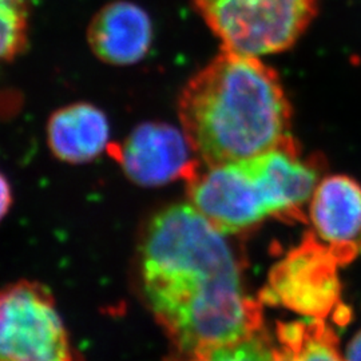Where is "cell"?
Wrapping results in <instances>:
<instances>
[{
    "label": "cell",
    "mask_w": 361,
    "mask_h": 361,
    "mask_svg": "<svg viewBox=\"0 0 361 361\" xmlns=\"http://www.w3.org/2000/svg\"><path fill=\"white\" fill-rule=\"evenodd\" d=\"M110 126L104 111L94 104L77 102L55 113L47 123V143L59 161L87 164L109 147Z\"/></svg>",
    "instance_id": "obj_10"
},
{
    "label": "cell",
    "mask_w": 361,
    "mask_h": 361,
    "mask_svg": "<svg viewBox=\"0 0 361 361\" xmlns=\"http://www.w3.org/2000/svg\"><path fill=\"white\" fill-rule=\"evenodd\" d=\"M338 261L314 233L286 253L271 269L259 301L281 305L307 319L326 320L331 314L347 319L341 301Z\"/></svg>",
    "instance_id": "obj_6"
},
{
    "label": "cell",
    "mask_w": 361,
    "mask_h": 361,
    "mask_svg": "<svg viewBox=\"0 0 361 361\" xmlns=\"http://www.w3.org/2000/svg\"><path fill=\"white\" fill-rule=\"evenodd\" d=\"M320 155L302 157L293 138L245 159L204 165L185 178L189 204L228 235L269 219L305 221L304 207L323 180Z\"/></svg>",
    "instance_id": "obj_3"
},
{
    "label": "cell",
    "mask_w": 361,
    "mask_h": 361,
    "mask_svg": "<svg viewBox=\"0 0 361 361\" xmlns=\"http://www.w3.org/2000/svg\"><path fill=\"white\" fill-rule=\"evenodd\" d=\"M178 116L204 165L262 154L292 138V109L276 71L222 49L183 87Z\"/></svg>",
    "instance_id": "obj_2"
},
{
    "label": "cell",
    "mask_w": 361,
    "mask_h": 361,
    "mask_svg": "<svg viewBox=\"0 0 361 361\" xmlns=\"http://www.w3.org/2000/svg\"><path fill=\"white\" fill-rule=\"evenodd\" d=\"M273 341L264 331L232 344L204 349L192 353H180L173 361H271Z\"/></svg>",
    "instance_id": "obj_12"
},
{
    "label": "cell",
    "mask_w": 361,
    "mask_h": 361,
    "mask_svg": "<svg viewBox=\"0 0 361 361\" xmlns=\"http://www.w3.org/2000/svg\"><path fill=\"white\" fill-rule=\"evenodd\" d=\"M13 205V190L7 177L0 171V222L8 214Z\"/></svg>",
    "instance_id": "obj_14"
},
{
    "label": "cell",
    "mask_w": 361,
    "mask_h": 361,
    "mask_svg": "<svg viewBox=\"0 0 361 361\" xmlns=\"http://www.w3.org/2000/svg\"><path fill=\"white\" fill-rule=\"evenodd\" d=\"M0 361H77L51 295L37 283L0 289Z\"/></svg>",
    "instance_id": "obj_5"
},
{
    "label": "cell",
    "mask_w": 361,
    "mask_h": 361,
    "mask_svg": "<svg viewBox=\"0 0 361 361\" xmlns=\"http://www.w3.org/2000/svg\"><path fill=\"white\" fill-rule=\"evenodd\" d=\"M228 237L189 202L161 209L141 233L138 285L180 353L262 331V302L247 295L243 261Z\"/></svg>",
    "instance_id": "obj_1"
},
{
    "label": "cell",
    "mask_w": 361,
    "mask_h": 361,
    "mask_svg": "<svg viewBox=\"0 0 361 361\" xmlns=\"http://www.w3.org/2000/svg\"><path fill=\"white\" fill-rule=\"evenodd\" d=\"M28 39V13L25 0H0V63L25 50Z\"/></svg>",
    "instance_id": "obj_13"
},
{
    "label": "cell",
    "mask_w": 361,
    "mask_h": 361,
    "mask_svg": "<svg viewBox=\"0 0 361 361\" xmlns=\"http://www.w3.org/2000/svg\"><path fill=\"white\" fill-rule=\"evenodd\" d=\"M345 361H361V331L349 343Z\"/></svg>",
    "instance_id": "obj_15"
},
{
    "label": "cell",
    "mask_w": 361,
    "mask_h": 361,
    "mask_svg": "<svg viewBox=\"0 0 361 361\" xmlns=\"http://www.w3.org/2000/svg\"><path fill=\"white\" fill-rule=\"evenodd\" d=\"M107 150L125 176L140 186H162L186 178L197 159L182 129L165 122H145L130 133L121 145Z\"/></svg>",
    "instance_id": "obj_7"
},
{
    "label": "cell",
    "mask_w": 361,
    "mask_h": 361,
    "mask_svg": "<svg viewBox=\"0 0 361 361\" xmlns=\"http://www.w3.org/2000/svg\"><path fill=\"white\" fill-rule=\"evenodd\" d=\"M87 40L91 51L111 66H131L146 56L153 42L147 13L131 1H114L91 19Z\"/></svg>",
    "instance_id": "obj_9"
},
{
    "label": "cell",
    "mask_w": 361,
    "mask_h": 361,
    "mask_svg": "<svg viewBox=\"0 0 361 361\" xmlns=\"http://www.w3.org/2000/svg\"><path fill=\"white\" fill-rule=\"evenodd\" d=\"M314 235L329 247L340 267L361 255V185L348 176L320 180L310 202Z\"/></svg>",
    "instance_id": "obj_8"
},
{
    "label": "cell",
    "mask_w": 361,
    "mask_h": 361,
    "mask_svg": "<svg viewBox=\"0 0 361 361\" xmlns=\"http://www.w3.org/2000/svg\"><path fill=\"white\" fill-rule=\"evenodd\" d=\"M221 49L249 56L286 51L304 35L320 0H193Z\"/></svg>",
    "instance_id": "obj_4"
},
{
    "label": "cell",
    "mask_w": 361,
    "mask_h": 361,
    "mask_svg": "<svg viewBox=\"0 0 361 361\" xmlns=\"http://www.w3.org/2000/svg\"><path fill=\"white\" fill-rule=\"evenodd\" d=\"M271 361H345L335 331L325 320L307 319L277 325Z\"/></svg>",
    "instance_id": "obj_11"
}]
</instances>
